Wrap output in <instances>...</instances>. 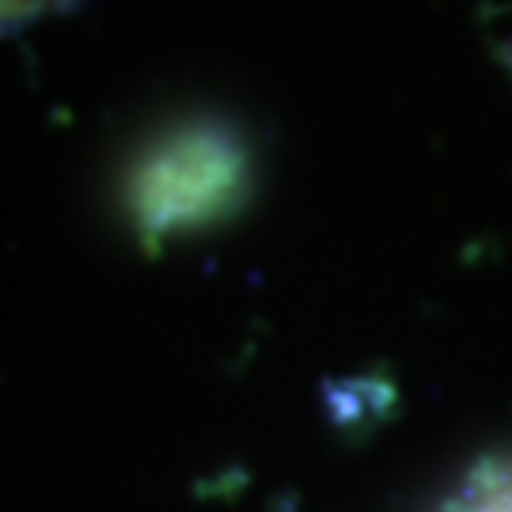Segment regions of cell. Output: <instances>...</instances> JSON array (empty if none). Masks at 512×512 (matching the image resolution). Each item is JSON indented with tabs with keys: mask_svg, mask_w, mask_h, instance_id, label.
<instances>
[{
	"mask_svg": "<svg viewBox=\"0 0 512 512\" xmlns=\"http://www.w3.org/2000/svg\"><path fill=\"white\" fill-rule=\"evenodd\" d=\"M251 156L236 129L217 118L179 122L148 141L122 179L133 232L148 247L224 220L247 194Z\"/></svg>",
	"mask_w": 512,
	"mask_h": 512,
	"instance_id": "obj_1",
	"label": "cell"
},
{
	"mask_svg": "<svg viewBox=\"0 0 512 512\" xmlns=\"http://www.w3.org/2000/svg\"><path fill=\"white\" fill-rule=\"evenodd\" d=\"M444 512H512V459L482 463L478 475L448 497Z\"/></svg>",
	"mask_w": 512,
	"mask_h": 512,
	"instance_id": "obj_2",
	"label": "cell"
},
{
	"mask_svg": "<svg viewBox=\"0 0 512 512\" xmlns=\"http://www.w3.org/2000/svg\"><path fill=\"white\" fill-rule=\"evenodd\" d=\"M80 0H0V35H12L19 27H31L38 19L69 12Z\"/></svg>",
	"mask_w": 512,
	"mask_h": 512,
	"instance_id": "obj_3",
	"label": "cell"
}]
</instances>
